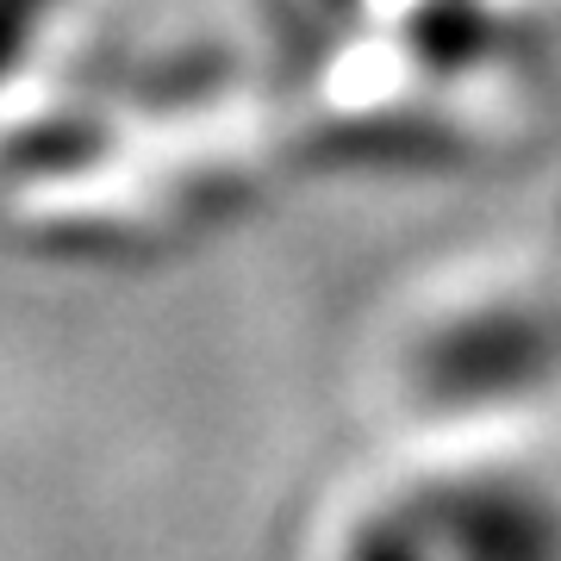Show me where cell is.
<instances>
[{
    "mask_svg": "<svg viewBox=\"0 0 561 561\" xmlns=\"http://www.w3.org/2000/svg\"><path fill=\"white\" fill-rule=\"evenodd\" d=\"M561 368V319L542 306H481L437 324L412 356V387L431 405L474 412L537 393Z\"/></svg>",
    "mask_w": 561,
    "mask_h": 561,
    "instance_id": "1",
    "label": "cell"
},
{
    "mask_svg": "<svg viewBox=\"0 0 561 561\" xmlns=\"http://www.w3.org/2000/svg\"><path fill=\"white\" fill-rule=\"evenodd\" d=\"M431 500L437 537H449L468 561H561V518L530 486L456 481Z\"/></svg>",
    "mask_w": 561,
    "mask_h": 561,
    "instance_id": "2",
    "label": "cell"
},
{
    "mask_svg": "<svg viewBox=\"0 0 561 561\" xmlns=\"http://www.w3.org/2000/svg\"><path fill=\"white\" fill-rule=\"evenodd\" d=\"M62 0H0V81H13Z\"/></svg>",
    "mask_w": 561,
    "mask_h": 561,
    "instance_id": "3",
    "label": "cell"
}]
</instances>
